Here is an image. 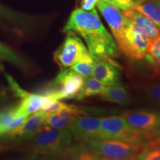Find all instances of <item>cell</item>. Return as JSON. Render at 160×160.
<instances>
[{
    "label": "cell",
    "instance_id": "20",
    "mask_svg": "<svg viewBox=\"0 0 160 160\" xmlns=\"http://www.w3.org/2000/svg\"><path fill=\"white\" fill-rule=\"evenodd\" d=\"M145 59L155 77L160 79V37L151 42Z\"/></svg>",
    "mask_w": 160,
    "mask_h": 160
},
{
    "label": "cell",
    "instance_id": "2",
    "mask_svg": "<svg viewBox=\"0 0 160 160\" xmlns=\"http://www.w3.org/2000/svg\"><path fill=\"white\" fill-rule=\"evenodd\" d=\"M33 153L59 155L65 153L73 144V136L68 129H56L44 125L31 138Z\"/></svg>",
    "mask_w": 160,
    "mask_h": 160
},
{
    "label": "cell",
    "instance_id": "5",
    "mask_svg": "<svg viewBox=\"0 0 160 160\" xmlns=\"http://www.w3.org/2000/svg\"><path fill=\"white\" fill-rule=\"evenodd\" d=\"M85 79L68 68L61 69L42 95L56 100L75 99L82 88Z\"/></svg>",
    "mask_w": 160,
    "mask_h": 160
},
{
    "label": "cell",
    "instance_id": "18",
    "mask_svg": "<svg viewBox=\"0 0 160 160\" xmlns=\"http://www.w3.org/2000/svg\"><path fill=\"white\" fill-rule=\"evenodd\" d=\"M135 9L151 19L160 31V0H147L137 3Z\"/></svg>",
    "mask_w": 160,
    "mask_h": 160
},
{
    "label": "cell",
    "instance_id": "29",
    "mask_svg": "<svg viewBox=\"0 0 160 160\" xmlns=\"http://www.w3.org/2000/svg\"><path fill=\"white\" fill-rule=\"evenodd\" d=\"M148 133L151 143L160 146V126Z\"/></svg>",
    "mask_w": 160,
    "mask_h": 160
},
{
    "label": "cell",
    "instance_id": "32",
    "mask_svg": "<svg viewBox=\"0 0 160 160\" xmlns=\"http://www.w3.org/2000/svg\"><path fill=\"white\" fill-rule=\"evenodd\" d=\"M133 1L136 2L137 3H142V2H143L147 1V0H133Z\"/></svg>",
    "mask_w": 160,
    "mask_h": 160
},
{
    "label": "cell",
    "instance_id": "24",
    "mask_svg": "<svg viewBox=\"0 0 160 160\" xmlns=\"http://www.w3.org/2000/svg\"><path fill=\"white\" fill-rule=\"evenodd\" d=\"M137 160H160V146L150 143L145 146Z\"/></svg>",
    "mask_w": 160,
    "mask_h": 160
},
{
    "label": "cell",
    "instance_id": "15",
    "mask_svg": "<svg viewBox=\"0 0 160 160\" xmlns=\"http://www.w3.org/2000/svg\"><path fill=\"white\" fill-rule=\"evenodd\" d=\"M27 118L18 113L17 107L2 110L0 112V136L19 127Z\"/></svg>",
    "mask_w": 160,
    "mask_h": 160
},
{
    "label": "cell",
    "instance_id": "12",
    "mask_svg": "<svg viewBox=\"0 0 160 160\" xmlns=\"http://www.w3.org/2000/svg\"><path fill=\"white\" fill-rule=\"evenodd\" d=\"M82 115L80 108L75 106L71 110H65L57 112H45L44 125L56 129H70L76 117Z\"/></svg>",
    "mask_w": 160,
    "mask_h": 160
},
{
    "label": "cell",
    "instance_id": "17",
    "mask_svg": "<svg viewBox=\"0 0 160 160\" xmlns=\"http://www.w3.org/2000/svg\"><path fill=\"white\" fill-rule=\"evenodd\" d=\"M22 99V100L21 103L17 106L19 114L28 117L32 113L42 110L44 99L43 95L30 93L28 92Z\"/></svg>",
    "mask_w": 160,
    "mask_h": 160
},
{
    "label": "cell",
    "instance_id": "21",
    "mask_svg": "<svg viewBox=\"0 0 160 160\" xmlns=\"http://www.w3.org/2000/svg\"><path fill=\"white\" fill-rule=\"evenodd\" d=\"M65 153L71 160H110L90 151L80 142L72 144Z\"/></svg>",
    "mask_w": 160,
    "mask_h": 160
},
{
    "label": "cell",
    "instance_id": "3",
    "mask_svg": "<svg viewBox=\"0 0 160 160\" xmlns=\"http://www.w3.org/2000/svg\"><path fill=\"white\" fill-rule=\"evenodd\" d=\"M99 132L102 140H119L144 146L151 143L148 133L132 128L122 116L101 118Z\"/></svg>",
    "mask_w": 160,
    "mask_h": 160
},
{
    "label": "cell",
    "instance_id": "28",
    "mask_svg": "<svg viewBox=\"0 0 160 160\" xmlns=\"http://www.w3.org/2000/svg\"><path fill=\"white\" fill-rule=\"evenodd\" d=\"M31 160H71L66 153L59 155L39 154L33 153L31 155Z\"/></svg>",
    "mask_w": 160,
    "mask_h": 160
},
{
    "label": "cell",
    "instance_id": "10",
    "mask_svg": "<svg viewBox=\"0 0 160 160\" xmlns=\"http://www.w3.org/2000/svg\"><path fill=\"white\" fill-rule=\"evenodd\" d=\"M97 7L104 19L107 22L110 30L111 31L113 37L117 42L121 37L125 26L127 22V17L124 14V12L102 0H99Z\"/></svg>",
    "mask_w": 160,
    "mask_h": 160
},
{
    "label": "cell",
    "instance_id": "26",
    "mask_svg": "<svg viewBox=\"0 0 160 160\" xmlns=\"http://www.w3.org/2000/svg\"><path fill=\"white\" fill-rule=\"evenodd\" d=\"M144 92L145 97L150 102L160 106V83L148 85Z\"/></svg>",
    "mask_w": 160,
    "mask_h": 160
},
{
    "label": "cell",
    "instance_id": "22",
    "mask_svg": "<svg viewBox=\"0 0 160 160\" xmlns=\"http://www.w3.org/2000/svg\"><path fill=\"white\" fill-rule=\"evenodd\" d=\"M94 65L95 59L88 52L85 56H83L79 61L73 64L70 68L82 77L88 78L91 76Z\"/></svg>",
    "mask_w": 160,
    "mask_h": 160
},
{
    "label": "cell",
    "instance_id": "11",
    "mask_svg": "<svg viewBox=\"0 0 160 160\" xmlns=\"http://www.w3.org/2000/svg\"><path fill=\"white\" fill-rule=\"evenodd\" d=\"M91 75L105 86L115 85L119 82L120 71L114 61L96 59Z\"/></svg>",
    "mask_w": 160,
    "mask_h": 160
},
{
    "label": "cell",
    "instance_id": "1",
    "mask_svg": "<svg viewBox=\"0 0 160 160\" xmlns=\"http://www.w3.org/2000/svg\"><path fill=\"white\" fill-rule=\"evenodd\" d=\"M62 32H73L82 38L90 54L95 60L113 61V58L117 57V44L113 36L102 23L95 8L88 11L81 8L74 10Z\"/></svg>",
    "mask_w": 160,
    "mask_h": 160
},
{
    "label": "cell",
    "instance_id": "19",
    "mask_svg": "<svg viewBox=\"0 0 160 160\" xmlns=\"http://www.w3.org/2000/svg\"><path fill=\"white\" fill-rule=\"evenodd\" d=\"M106 87L107 86H105L99 80L96 79L95 78L88 77L85 79L82 88L76 97L75 99L82 100L88 97L101 95L105 91Z\"/></svg>",
    "mask_w": 160,
    "mask_h": 160
},
{
    "label": "cell",
    "instance_id": "16",
    "mask_svg": "<svg viewBox=\"0 0 160 160\" xmlns=\"http://www.w3.org/2000/svg\"><path fill=\"white\" fill-rule=\"evenodd\" d=\"M100 99L120 105H128L131 104V95L128 91L119 82L107 86L105 91L99 95Z\"/></svg>",
    "mask_w": 160,
    "mask_h": 160
},
{
    "label": "cell",
    "instance_id": "14",
    "mask_svg": "<svg viewBox=\"0 0 160 160\" xmlns=\"http://www.w3.org/2000/svg\"><path fill=\"white\" fill-rule=\"evenodd\" d=\"M124 14L132 23L147 37L150 41L160 37V31L154 24L146 16L136 9L123 11Z\"/></svg>",
    "mask_w": 160,
    "mask_h": 160
},
{
    "label": "cell",
    "instance_id": "27",
    "mask_svg": "<svg viewBox=\"0 0 160 160\" xmlns=\"http://www.w3.org/2000/svg\"><path fill=\"white\" fill-rule=\"evenodd\" d=\"M110 5L115 6L122 11L135 9L137 3L133 0H102Z\"/></svg>",
    "mask_w": 160,
    "mask_h": 160
},
{
    "label": "cell",
    "instance_id": "6",
    "mask_svg": "<svg viewBox=\"0 0 160 160\" xmlns=\"http://www.w3.org/2000/svg\"><path fill=\"white\" fill-rule=\"evenodd\" d=\"M116 42L128 57L133 60H140L145 58L151 41L127 18L122 33Z\"/></svg>",
    "mask_w": 160,
    "mask_h": 160
},
{
    "label": "cell",
    "instance_id": "7",
    "mask_svg": "<svg viewBox=\"0 0 160 160\" xmlns=\"http://www.w3.org/2000/svg\"><path fill=\"white\" fill-rule=\"evenodd\" d=\"M67 37L54 52V61L61 69L71 68L73 64L88 53V50L81 38L73 32H68Z\"/></svg>",
    "mask_w": 160,
    "mask_h": 160
},
{
    "label": "cell",
    "instance_id": "30",
    "mask_svg": "<svg viewBox=\"0 0 160 160\" xmlns=\"http://www.w3.org/2000/svg\"><path fill=\"white\" fill-rule=\"evenodd\" d=\"M99 0H81V9L84 11H91V10L95 8V6H97V4Z\"/></svg>",
    "mask_w": 160,
    "mask_h": 160
},
{
    "label": "cell",
    "instance_id": "31",
    "mask_svg": "<svg viewBox=\"0 0 160 160\" xmlns=\"http://www.w3.org/2000/svg\"><path fill=\"white\" fill-rule=\"evenodd\" d=\"M19 160H31V155L29 156V157H26V158H23L22 159H19Z\"/></svg>",
    "mask_w": 160,
    "mask_h": 160
},
{
    "label": "cell",
    "instance_id": "23",
    "mask_svg": "<svg viewBox=\"0 0 160 160\" xmlns=\"http://www.w3.org/2000/svg\"><path fill=\"white\" fill-rule=\"evenodd\" d=\"M5 59L15 65L24 67L25 61L17 52L0 42V59Z\"/></svg>",
    "mask_w": 160,
    "mask_h": 160
},
{
    "label": "cell",
    "instance_id": "4",
    "mask_svg": "<svg viewBox=\"0 0 160 160\" xmlns=\"http://www.w3.org/2000/svg\"><path fill=\"white\" fill-rule=\"evenodd\" d=\"M95 154L110 160H137L144 145H137L119 140H90L82 143Z\"/></svg>",
    "mask_w": 160,
    "mask_h": 160
},
{
    "label": "cell",
    "instance_id": "8",
    "mask_svg": "<svg viewBox=\"0 0 160 160\" xmlns=\"http://www.w3.org/2000/svg\"><path fill=\"white\" fill-rule=\"evenodd\" d=\"M101 118L88 115H79L76 117L70 128L73 138L78 142L83 143L90 140H102L99 132Z\"/></svg>",
    "mask_w": 160,
    "mask_h": 160
},
{
    "label": "cell",
    "instance_id": "25",
    "mask_svg": "<svg viewBox=\"0 0 160 160\" xmlns=\"http://www.w3.org/2000/svg\"><path fill=\"white\" fill-rule=\"evenodd\" d=\"M0 17L18 25H25L26 21V19L23 16L18 14L17 13L12 11L2 5H0Z\"/></svg>",
    "mask_w": 160,
    "mask_h": 160
},
{
    "label": "cell",
    "instance_id": "9",
    "mask_svg": "<svg viewBox=\"0 0 160 160\" xmlns=\"http://www.w3.org/2000/svg\"><path fill=\"white\" fill-rule=\"evenodd\" d=\"M132 128L149 133L160 126V112L138 110L127 111L122 114Z\"/></svg>",
    "mask_w": 160,
    "mask_h": 160
},
{
    "label": "cell",
    "instance_id": "13",
    "mask_svg": "<svg viewBox=\"0 0 160 160\" xmlns=\"http://www.w3.org/2000/svg\"><path fill=\"white\" fill-rule=\"evenodd\" d=\"M45 112L39 111L32 113L19 127L11 130L8 134L13 137H21L24 138H31L44 126Z\"/></svg>",
    "mask_w": 160,
    "mask_h": 160
}]
</instances>
